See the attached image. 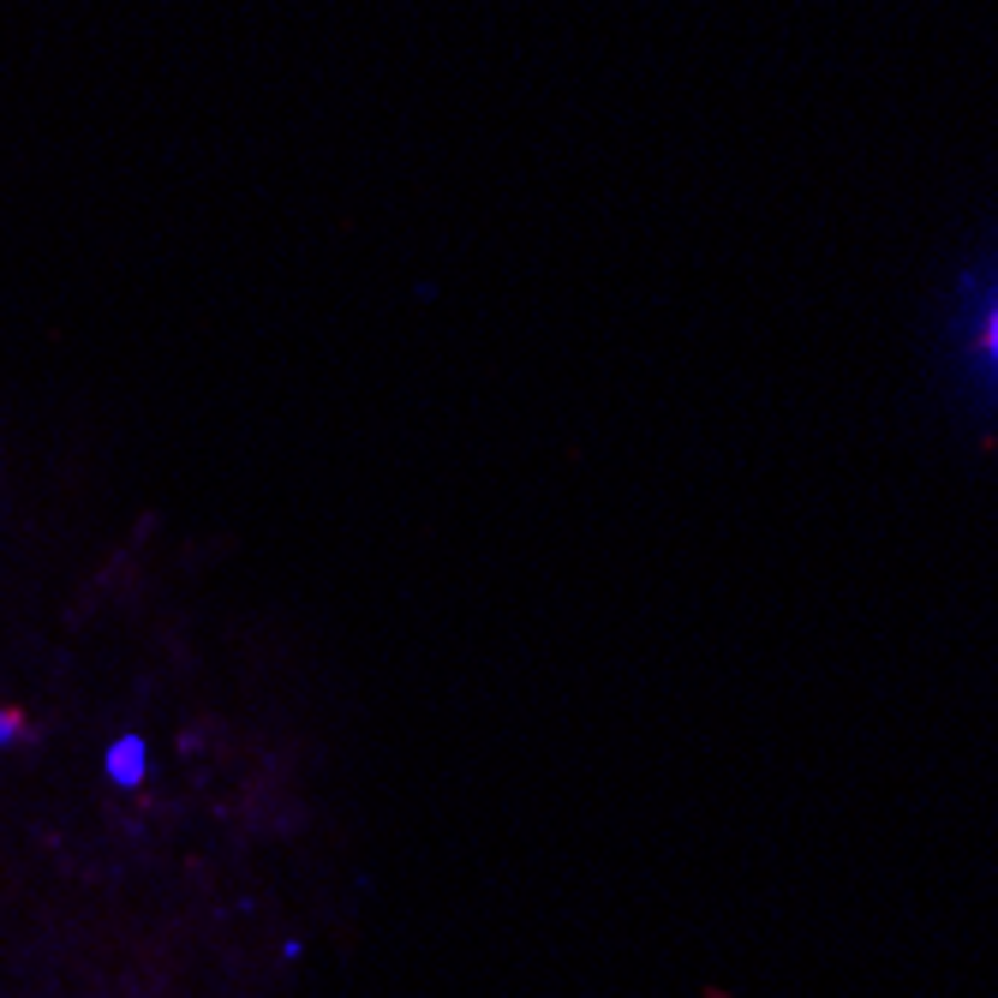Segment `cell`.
I'll return each instance as SVG.
<instances>
[{
    "instance_id": "obj_1",
    "label": "cell",
    "mask_w": 998,
    "mask_h": 998,
    "mask_svg": "<svg viewBox=\"0 0 998 998\" xmlns=\"http://www.w3.org/2000/svg\"><path fill=\"white\" fill-rule=\"evenodd\" d=\"M102 772H109L114 790H138V783L150 777V747H144V735H120V742L109 747V760H102Z\"/></svg>"
},
{
    "instance_id": "obj_2",
    "label": "cell",
    "mask_w": 998,
    "mask_h": 998,
    "mask_svg": "<svg viewBox=\"0 0 998 998\" xmlns=\"http://www.w3.org/2000/svg\"><path fill=\"white\" fill-rule=\"evenodd\" d=\"M980 359H987V371L998 377V299L987 305V324H980Z\"/></svg>"
},
{
    "instance_id": "obj_3",
    "label": "cell",
    "mask_w": 998,
    "mask_h": 998,
    "mask_svg": "<svg viewBox=\"0 0 998 998\" xmlns=\"http://www.w3.org/2000/svg\"><path fill=\"white\" fill-rule=\"evenodd\" d=\"M12 742H24V717L0 705V747H12Z\"/></svg>"
}]
</instances>
